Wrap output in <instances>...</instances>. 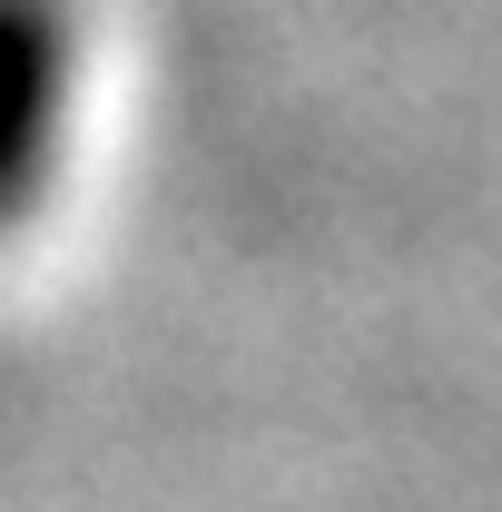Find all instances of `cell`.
Returning a JSON list of instances; mask_svg holds the SVG:
<instances>
[{
  "label": "cell",
  "instance_id": "1",
  "mask_svg": "<svg viewBox=\"0 0 502 512\" xmlns=\"http://www.w3.org/2000/svg\"><path fill=\"white\" fill-rule=\"evenodd\" d=\"M60 128V20L50 0H0V227L50 178Z\"/></svg>",
  "mask_w": 502,
  "mask_h": 512
}]
</instances>
